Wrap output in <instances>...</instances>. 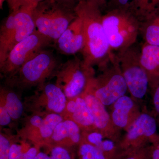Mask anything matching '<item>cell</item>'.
I'll return each mask as SVG.
<instances>
[{
  "mask_svg": "<svg viewBox=\"0 0 159 159\" xmlns=\"http://www.w3.org/2000/svg\"><path fill=\"white\" fill-rule=\"evenodd\" d=\"M84 29L85 45L81 53L86 66H97L101 70L108 65L115 53L111 50L102 24L101 9L86 0H81L74 8Z\"/></svg>",
  "mask_w": 159,
  "mask_h": 159,
  "instance_id": "cell-1",
  "label": "cell"
},
{
  "mask_svg": "<svg viewBox=\"0 0 159 159\" xmlns=\"http://www.w3.org/2000/svg\"><path fill=\"white\" fill-rule=\"evenodd\" d=\"M51 42V39L35 30L11 49L6 60L0 65L1 72L6 77H9L44 50Z\"/></svg>",
  "mask_w": 159,
  "mask_h": 159,
  "instance_id": "cell-8",
  "label": "cell"
},
{
  "mask_svg": "<svg viewBox=\"0 0 159 159\" xmlns=\"http://www.w3.org/2000/svg\"><path fill=\"white\" fill-rule=\"evenodd\" d=\"M150 146H149V149H148V152L147 153L145 154L144 157L142 159H150Z\"/></svg>",
  "mask_w": 159,
  "mask_h": 159,
  "instance_id": "cell-36",
  "label": "cell"
},
{
  "mask_svg": "<svg viewBox=\"0 0 159 159\" xmlns=\"http://www.w3.org/2000/svg\"><path fill=\"white\" fill-rule=\"evenodd\" d=\"M78 147L79 159H113L99 148L83 139Z\"/></svg>",
  "mask_w": 159,
  "mask_h": 159,
  "instance_id": "cell-21",
  "label": "cell"
},
{
  "mask_svg": "<svg viewBox=\"0 0 159 159\" xmlns=\"http://www.w3.org/2000/svg\"><path fill=\"white\" fill-rule=\"evenodd\" d=\"M63 120L62 116L60 114L52 113L47 115L38 129L40 138L44 140V142L51 139L54 129Z\"/></svg>",
  "mask_w": 159,
  "mask_h": 159,
  "instance_id": "cell-20",
  "label": "cell"
},
{
  "mask_svg": "<svg viewBox=\"0 0 159 159\" xmlns=\"http://www.w3.org/2000/svg\"><path fill=\"white\" fill-rule=\"evenodd\" d=\"M56 1L62 3L63 4H66L68 6L75 7L77 5V3L81 0H56Z\"/></svg>",
  "mask_w": 159,
  "mask_h": 159,
  "instance_id": "cell-35",
  "label": "cell"
},
{
  "mask_svg": "<svg viewBox=\"0 0 159 159\" xmlns=\"http://www.w3.org/2000/svg\"><path fill=\"white\" fill-rule=\"evenodd\" d=\"M1 102H2L11 119L16 120L22 115L24 107L17 95L12 91L1 89Z\"/></svg>",
  "mask_w": 159,
  "mask_h": 159,
  "instance_id": "cell-18",
  "label": "cell"
},
{
  "mask_svg": "<svg viewBox=\"0 0 159 159\" xmlns=\"http://www.w3.org/2000/svg\"><path fill=\"white\" fill-rule=\"evenodd\" d=\"M158 124L159 125V122H158Z\"/></svg>",
  "mask_w": 159,
  "mask_h": 159,
  "instance_id": "cell-37",
  "label": "cell"
},
{
  "mask_svg": "<svg viewBox=\"0 0 159 159\" xmlns=\"http://www.w3.org/2000/svg\"><path fill=\"white\" fill-rule=\"evenodd\" d=\"M74 8L56 0H43L32 11L36 30L54 42L77 17Z\"/></svg>",
  "mask_w": 159,
  "mask_h": 159,
  "instance_id": "cell-3",
  "label": "cell"
},
{
  "mask_svg": "<svg viewBox=\"0 0 159 159\" xmlns=\"http://www.w3.org/2000/svg\"><path fill=\"white\" fill-rule=\"evenodd\" d=\"M158 7L159 0H137L134 11L141 21Z\"/></svg>",
  "mask_w": 159,
  "mask_h": 159,
  "instance_id": "cell-22",
  "label": "cell"
},
{
  "mask_svg": "<svg viewBox=\"0 0 159 159\" xmlns=\"http://www.w3.org/2000/svg\"><path fill=\"white\" fill-rule=\"evenodd\" d=\"M9 139L4 135L0 134V159H9V152L11 145Z\"/></svg>",
  "mask_w": 159,
  "mask_h": 159,
  "instance_id": "cell-26",
  "label": "cell"
},
{
  "mask_svg": "<svg viewBox=\"0 0 159 159\" xmlns=\"http://www.w3.org/2000/svg\"><path fill=\"white\" fill-rule=\"evenodd\" d=\"M75 111L70 117V119L78 124L82 131L97 129L94 125L93 118L84 98L80 95L75 97Z\"/></svg>",
  "mask_w": 159,
  "mask_h": 159,
  "instance_id": "cell-17",
  "label": "cell"
},
{
  "mask_svg": "<svg viewBox=\"0 0 159 159\" xmlns=\"http://www.w3.org/2000/svg\"><path fill=\"white\" fill-rule=\"evenodd\" d=\"M11 118L5 105L1 102L0 106V125L1 126H6L9 125L11 121Z\"/></svg>",
  "mask_w": 159,
  "mask_h": 159,
  "instance_id": "cell-29",
  "label": "cell"
},
{
  "mask_svg": "<svg viewBox=\"0 0 159 159\" xmlns=\"http://www.w3.org/2000/svg\"><path fill=\"white\" fill-rule=\"evenodd\" d=\"M43 119L38 115L33 116L30 120V125L35 129H39L42 124Z\"/></svg>",
  "mask_w": 159,
  "mask_h": 159,
  "instance_id": "cell-32",
  "label": "cell"
},
{
  "mask_svg": "<svg viewBox=\"0 0 159 159\" xmlns=\"http://www.w3.org/2000/svg\"><path fill=\"white\" fill-rule=\"evenodd\" d=\"M137 1V0H108L106 6L107 11L115 9H128L135 13L134 8Z\"/></svg>",
  "mask_w": 159,
  "mask_h": 159,
  "instance_id": "cell-23",
  "label": "cell"
},
{
  "mask_svg": "<svg viewBox=\"0 0 159 159\" xmlns=\"http://www.w3.org/2000/svg\"><path fill=\"white\" fill-rule=\"evenodd\" d=\"M81 95L93 116L96 129L105 138L119 143L122 139L121 131L114 126L105 106L87 88Z\"/></svg>",
  "mask_w": 159,
  "mask_h": 159,
  "instance_id": "cell-10",
  "label": "cell"
},
{
  "mask_svg": "<svg viewBox=\"0 0 159 159\" xmlns=\"http://www.w3.org/2000/svg\"><path fill=\"white\" fill-rule=\"evenodd\" d=\"M116 54L128 91L139 103L149 89L148 76L141 62V48L136 43Z\"/></svg>",
  "mask_w": 159,
  "mask_h": 159,
  "instance_id": "cell-5",
  "label": "cell"
},
{
  "mask_svg": "<svg viewBox=\"0 0 159 159\" xmlns=\"http://www.w3.org/2000/svg\"><path fill=\"white\" fill-rule=\"evenodd\" d=\"M28 149L24 148L22 145L17 143H11L9 159H23V154Z\"/></svg>",
  "mask_w": 159,
  "mask_h": 159,
  "instance_id": "cell-27",
  "label": "cell"
},
{
  "mask_svg": "<svg viewBox=\"0 0 159 159\" xmlns=\"http://www.w3.org/2000/svg\"><path fill=\"white\" fill-rule=\"evenodd\" d=\"M47 144L48 148L44 151L39 149V152L34 159H74L73 153L67 147Z\"/></svg>",
  "mask_w": 159,
  "mask_h": 159,
  "instance_id": "cell-19",
  "label": "cell"
},
{
  "mask_svg": "<svg viewBox=\"0 0 159 159\" xmlns=\"http://www.w3.org/2000/svg\"><path fill=\"white\" fill-rule=\"evenodd\" d=\"M150 144L123 152L119 159H142L148 152Z\"/></svg>",
  "mask_w": 159,
  "mask_h": 159,
  "instance_id": "cell-25",
  "label": "cell"
},
{
  "mask_svg": "<svg viewBox=\"0 0 159 159\" xmlns=\"http://www.w3.org/2000/svg\"><path fill=\"white\" fill-rule=\"evenodd\" d=\"M82 139V130L71 119L63 120L54 129L51 140L54 145L65 147L79 145Z\"/></svg>",
  "mask_w": 159,
  "mask_h": 159,
  "instance_id": "cell-13",
  "label": "cell"
},
{
  "mask_svg": "<svg viewBox=\"0 0 159 159\" xmlns=\"http://www.w3.org/2000/svg\"><path fill=\"white\" fill-rule=\"evenodd\" d=\"M150 146V159H159V134L151 140Z\"/></svg>",
  "mask_w": 159,
  "mask_h": 159,
  "instance_id": "cell-28",
  "label": "cell"
},
{
  "mask_svg": "<svg viewBox=\"0 0 159 159\" xmlns=\"http://www.w3.org/2000/svg\"><path fill=\"white\" fill-rule=\"evenodd\" d=\"M60 65L54 54L44 49L7 77V82L21 88L41 85L47 78L54 75Z\"/></svg>",
  "mask_w": 159,
  "mask_h": 159,
  "instance_id": "cell-6",
  "label": "cell"
},
{
  "mask_svg": "<svg viewBox=\"0 0 159 159\" xmlns=\"http://www.w3.org/2000/svg\"><path fill=\"white\" fill-rule=\"evenodd\" d=\"M76 107V100L75 98L70 99V100L67 102L65 111L69 115V116L70 117L71 115L74 113Z\"/></svg>",
  "mask_w": 159,
  "mask_h": 159,
  "instance_id": "cell-33",
  "label": "cell"
},
{
  "mask_svg": "<svg viewBox=\"0 0 159 159\" xmlns=\"http://www.w3.org/2000/svg\"><path fill=\"white\" fill-rule=\"evenodd\" d=\"M151 93L153 106V113L159 122V78L156 82L149 88Z\"/></svg>",
  "mask_w": 159,
  "mask_h": 159,
  "instance_id": "cell-24",
  "label": "cell"
},
{
  "mask_svg": "<svg viewBox=\"0 0 159 159\" xmlns=\"http://www.w3.org/2000/svg\"><path fill=\"white\" fill-rule=\"evenodd\" d=\"M11 11L17 10L25 5L26 0H7Z\"/></svg>",
  "mask_w": 159,
  "mask_h": 159,
  "instance_id": "cell-30",
  "label": "cell"
},
{
  "mask_svg": "<svg viewBox=\"0 0 159 159\" xmlns=\"http://www.w3.org/2000/svg\"><path fill=\"white\" fill-rule=\"evenodd\" d=\"M101 71L98 77L90 80L86 88L103 105L110 107L128 91L116 54H114L110 62Z\"/></svg>",
  "mask_w": 159,
  "mask_h": 159,
  "instance_id": "cell-4",
  "label": "cell"
},
{
  "mask_svg": "<svg viewBox=\"0 0 159 159\" xmlns=\"http://www.w3.org/2000/svg\"><path fill=\"white\" fill-rule=\"evenodd\" d=\"M140 34L145 43L159 46V7L141 21Z\"/></svg>",
  "mask_w": 159,
  "mask_h": 159,
  "instance_id": "cell-16",
  "label": "cell"
},
{
  "mask_svg": "<svg viewBox=\"0 0 159 159\" xmlns=\"http://www.w3.org/2000/svg\"><path fill=\"white\" fill-rule=\"evenodd\" d=\"M54 43L62 54L71 55L82 51L85 45L84 29L82 20L77 16Z\"/></svg>",
  "mask_w": 159,
  "mask_h": 159,
  "instance_id": "cell-12",
  "label": "cell"
},
{
  "mask_svg": "<svg viewBox=\"0 0 159 159\" xmlns=\"http://www.w3.org/2000/svg\"><path fill=\"white\" fill-rule=\"evenodd\" d=\"M43 95L46 99L49 110L54 113L60 114L65 111L67 97L62 89L56 84L49 83L40 85Z\"/></svg>",
  "mask_w": 159,
  "mask_h": 159,
  "instance_id": "cell-15",
  "label": "cell"
},
{
  "mask_svg": "<svg viewBox=\"0 0 159 159\" xmlns=\"http://www.w3.org/2000/svg\"><path fill=\"white\" fill-rule=\"evenodd\" d=\"M110 107L111 119L114 126L120 131H126L142 112L139 102L131 96L120 97Z\"/></svg>",
  "mask_w": 159,
  "mask_h": 159,
  "instance_id": "cell-11",
  "label": "cell"
},
{
  "mask_svg": "<svg viewBox=\"0 0 159 159\" xmlns=\"http://www.w3.org/2000/svg\"><path fill=\"white\" fill-rule=\"evenodd\" d=\"M86 1L98 6L101 10V9L103 7H106L107 3V0H86Z\"/></svg>",
  "mask_w": 159,
  "mask_h": 159,
  "instance_id": "cell-34",
  "label": "cell"
},
{
  "mask_svg": "<svg viewBox=\"0 0 159 159\" xmlns=\"http://www.w3.org/2000/svg\"><path fill=\"white\" fill-rule=\"evenodd\" d=\"M39 152L37 147H31L29 148L23 154V159H34Z\"/></svg>",
  "mask_w": 159,
  "mask_h": 159,
  "instance_id": "cell-31",
  "label": "cell"
},
{
  "mask_svg": "<svg viewBox=\"0 0 159 159\" xmlns=\"http://www.w3.org/2000/svg\"><path fill=\"white\" fill-rule=\"evenodd\" d=\"M54 75L57 78L56 84L67 98L71 99L84 92L90 80L95 77V71L77 57L60 64Z\"/></svg>",
  "mask_w": 159,
  "mask_h": 159,
  "instance_id": "cell-7",
  "label": "cell"
},
{
  "mask_svg": "<svg viewBox=\"0 0 159 159\" xmlns=\"http://www.w3.org/2000/svg\"><path fill=\"white\" fill-rule=\"evenodd\" d=\"M158 122L153 113L145 108L122 136L118 145L122 153L150 144L157 133Z\"/></svg>",
  "mask_w": 159,
  "mask_h": 159,
  "instance_id": "cell-9",
  "label": "cell"
},
{
  "mask_svg": "<svg viewBox=\"0 0 159 159\" xmlns=\"http://www.w3.org/2000/svg\"><path fill=\"white\" fill-rule=\"evenodd\" d=\"M140 58L148 75L150 88L159 78V46L144 42L141 48Z\"/></svg>",
  "mask_w": 159,
  "mask_h": 159,
  "instance_id": "cell-14",
  "label": "cell"
},
{
  "mask_svg": "<svg viewBox=\"0 0 159 159\" xmlns=\"http://www.w3.org/2000/svg\"><path fill=\"white\" fill-rule=\"evenodd\" d=\"M102 24L111 51H124L136 43L141 20L131 10L115 9L102 15Z\"/></svg>",
  "mask_w": 159,
  "mask_h": 159,
  "instance_id": "cell-2",
  "label": "cell"
}]
</instances>
